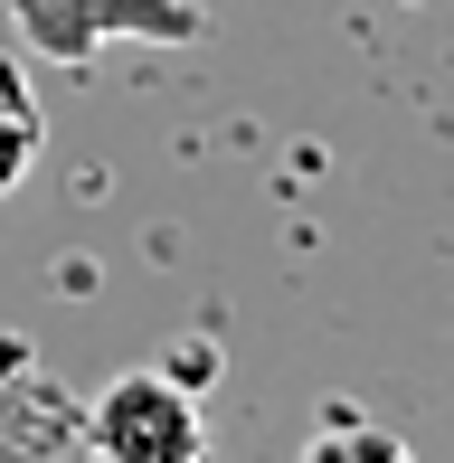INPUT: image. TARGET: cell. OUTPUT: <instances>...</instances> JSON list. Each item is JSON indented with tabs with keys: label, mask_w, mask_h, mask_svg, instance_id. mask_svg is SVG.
Returning <instances> with one entry per match:
<instances>
[{
	"label": "cell",
	"mask_w": 454,
	"mask_h": 463,
	"mask_svg": "<svg viewBox=\"0 0 454 463\" xmlns=\"http://www.w3.org/2000/svg\"><path fill=\"white\" fill-rule=\"evenodd\" d=\"M114 29H133V38H199L209 19H199L190 0H19V38H29L38 57H67V67H86Z\"/></svg>",
	"instance_id": "obj_2"
},
{
	"label": "cell",
	"mask_w": 454,
	"mask_h": 463,
	"mask_svg": "<svg viewBox=\"0 0 454 463\" xmlns=\"http://www.w3.org/2000/svg\"><path fill=\"white\" fill-rule=\"evenodd\" d=\"M38 95H29V67H19L10 48H0V189H19L29 180V161H38Z\"/></svg>",
	"instance_id": "obj_3"
},
{
	"label": "cell",
	"mask_w": 454,
	"mask_h": 463,
	"mask_svg": "<svg viewBox=\"0 0 454 463\" xmlns=\"http://www.w3.org/2000/svg\"><path fill=\"white\" fill-rule=\"evenodd\" d=\"M86 463H209V426L199 397L171 369H123L95 407H76Z\"/></svg>",
	"instance_id": "obj_1"
},
{
	"label": "cell",
	"mask_w": 454,
	"mask_h": 463,
	"mask_svg": "<svg viewBox=\"0 0 454 463\" xmlns=\"http://www.w3.org/2000/svg\"><path fill=\"white\" fill-rule=\"evenodd\" d=\"M303 463H417V454H407V435H388V426H360V416H341L332 435H313V445H303Z\"/></svg>",
	"instance_id": "obj_4"
}]
</instances>
